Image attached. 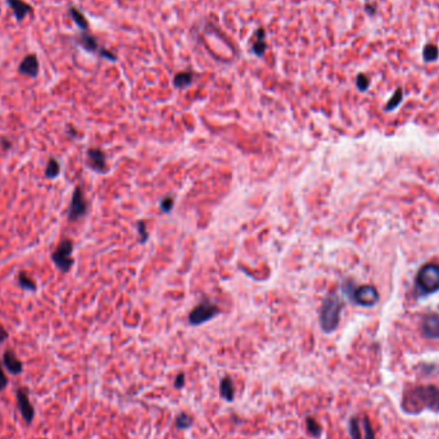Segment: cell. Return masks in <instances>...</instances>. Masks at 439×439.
<instances>
[{
  "instance_id": "ba28073f",
  "label": "cell",
  "mask_w": 439,
  "mask_h": 439,
  "mask_svg": "<svg viewBox=\"0 0 439 439\" xmlns=\"http://www.w3.org/2000/svg\"><path fill=\"white\" fill-rule=\"evenodd\" d=\"M15 396H17V403H18V409L22 418L26 420L27 424H31L35 418V410H33L30 397H28L27 391L24 388H18L15 392Z\"/></svg>"
},
{
  "instance_id": "f1b7e54d",
  "label": "cell",
  "mask_w": 439,
  "mask_h": 439,
  "mask_svg": "<svg viewBox=\"0 0 439 439\" xmlns=\"http://www.w3.org/2000/svg\"><path fill=\"white\" fill-rule=\"evenodd\" d=\"M357 87L358 90L365 91L369 87V78L365 75H358L357 76Z\"/></svg>"
},
{
  "instance_id": "5bb4252c",
  "label": "cell",
  "mask_w": 439,
  "mask_h": 439,
  "mask_svg": "<svg viewBox=\"0 0 439 439\" xmlns=\"http://www.w3.org/2000/svg\"><path fill=\"white\" fill-rule=\"evenodd\" d=\"M220 393H221V397L223 400H226L227 402H232L235 397V388L234 383L230 376H225L222 380H221V384H220Z\"/></svg>"
},
{
  "instance_id": "8992f818",
  "label": "cell",
  "mask_w": 439,
  "mask_h": 439,
  "mask_svg": "<svg viewBox=\"0 0 439 439\" xmlns=\"http://www.w3.org/2000/svg\"><path fill=\"white\" fill-rule=\"evenodd\" d=\"M87 202L85 199L84 192L81 187H76L72 193V198L68 207V221L75 222L81 217H84L87 212Z\"/></svg>"
},
{
  "instance_id": "d6a6232c",
  "label": "cell",
  "mask_w": 439,
  "mask_h": 439,
  "mask_svg": "<svg viewBox=\"0 0 439 439\" xmlns=\"http://www.w3.org/2000/svg\"><path fill=\"white\" fill-rule=\"evenodd\" d=\"M0 147L3 148L4 151H9L12 147V142L8 138H1L0 139Z\"/></svg>"
},
{
  "instance_id": "52a82bcc",
  "label": "cell",
  "mask_w": 439,
  "mask_h": 439,
  "mask_svg": "<svg viewBox=\"0 0 439 439\" xmlns=\"http://www.w3.org/2000/svg\"><path fill=\"white\" fill-rule=\"evenodd\" d=\"M349 301L364 307H371L379 301V293L373 285H361L353 289Z\"/></svg>"
},
{
  "instance_id": "f546056e",
  "label": "cell",
  "mask_w": 439,
  "mask_h": 439,
  "mask_svg": "<svg viewBox=\"0 0 439 439\" xmlns=\"http://www.w3.org/2000/svg\"><path fill=\"white\" fill-rule=\"evenodd\" d=\"M8 383H9V380L6 378L5 373L3 370V366H1V362H0V391L5 389L8 387Z\"/></svg>"
},
{
  "instance_id": "3957f363",
  "label": "cell",
  "mask_w": 439,
  "mask_h": 439,
  "mask_svg": "<svg viewBox=\"0 0 439 439\" xmlns=\"http://www.w3.org/2000/svg\"><path fill=\"white\" fill-rule=\"evenodd\" d=\"M416 285L421 293H433L439 289V266L428 263L416 275Z\"/></svg>"
},
{
  "instance_id": "6da1fadb",
  "label": "cell",
  "mask_w": 439,
  "mask_h": 439,
  "mask_svg": "<svg viewBox=\"0 0 439 439\" xmlns=\"http://www.w3.org/2000/svg\"><path fill=\"white\" fill-rule=\"evenodd\" d=\"M401 409L410 415H418L420 412H439V388L437 385H416L403 393Z\"/></svg>"
},
{
  "instance_id": "7402d4cb",
  "label": "cell",
  "mask_w": 439,
  "mask_h": 439,
  "mask_svg": "<svg viewBox=\"0 0 439 439\" xmlns=\"http://www.w3.org/2000/svg\"><path fill=\"white\" fill-rule=\"evenodd\" d=\"M306 424H307V430H308V433L311 434L312 437L315 438H320L322 434V427L319 424V421L316 420L315 418L312 416H308L306 419Z\"/></svg>"
},
{
  "instance_id": "7c38bea8",
  "label": "cell",
  "mask_w": 439,
  "mask_h": 439,
  "mask_svg": "<svg viewBox=\"0 0 439 439\" xmlns=\"http://www.w3.org/2000/svg\"><path fill=\"white\" fill-rule=\"evenodd\" d=\"M3 364L5 369L9 371L12 375H18L23 370V364L19 360L12 349H6L3 356Z\"/></svg>"
},
{
  "instance_id": "9c48e42d",
  "label": "cell",
  "mask_w": 439,
  "mask_h": 439,
  "mask_svg": "<svg viewBox=\"0 0 439 439\" xmlns=\"http://www.w3.org/2000/svg\"><path fill=\"white\" fill-rule=\"evenodd\" d=\"M87 165L91 170L96 172L107 171V160H105V153L99 148H90L87 151Z\"/></svg>"
},
{
  "instance_id": "ac0fdd59",
  "label": "cell",
  "mask_w": 439,
  "mask_h": 439,
  "mask_svg": "<svg viewBox=\"0 0 439 439\" xmlns=\"http://www.w3.org/2000/svg\"><path fill=\"white\" fill-rule=\"evenodd\" d=\"M69 15H71V18H72L73 22L77 24L80 30L87 31V28H89V23H87L86 18H85V15L82 14V13L80 12L77 8H75V6H71V8H69Z\"/></svg>"
},
{
  "instance_id": "4dcf8cb0",
  "label": "cell",
  "mask_w": 439,
  "mask_h": 439,
  "mask_svg": "<svg viewBox=\"0 0 439 439\" xmlns=\"http://www.w3.org/2000/svg\"><path fill=\"white\" fill-rule=\"evenodd\" d=\"M184 384H185V375H184L183 373H180L178 376H176L174 385L176 389H181L184 387Z\"/></svg>"
},
{
  "instance_id": "30bf717a",
  "label": "cell",
  "mask_w": 439,
  "mask_h": 439,
  "mask_svg": "<svg viewBox=\"0 0 439 439\" xmlns=\"http://www.w3.org/2000/svg\"><path fill=\"white\" fill-rule=\"evenodd\" d=\"M421 333L428 339L439 338V316L436 313H429L423 319Z\"/></svg>"
},
{
  "instance_id": "277c9868",
  "label": "cell",
  "mask_w": 439,
  "mask_h": 439,
  "mask_svg": "<svg viewBox=\"0 0 439 439\" xmlns=\"http://www.w3.org/2000/svg\"><path fill=\"white\" fill-rule=\"evenodd\" d=\"M73 253V241L71 239H63L58 244L55 250L51 253V261L54 265L59 268L62 272L67 274L71 271L72 266L75 265V261L72 258Z\"/></svg>"
},
{
  "instance_id": "484cf974",
  "label": "cell",
  "mask_w": 439,
  "mask_h": 439,
  "mask_svg": "<svg viewBox=\"0 0 439 439\" xmlns=\"http://www.w3.org/2000/svg\"><path fill=\"white\" fill-rule=\"evenodd\" d=\"M401 99H402V90H401V89H397V91H396V94L393 95V98L389 100L388 105H387V108L385 109H387V111H389V109L396 108V107H397V105L401 103Z\"/></svg>"
},
{
  "instance_id": "836d02e7",
  "label": "cell",
  "mask_w": 439,
  "mask_h": 439,
  "mask_svg": "<svg viewBox=\"0 0 439 439\" xmlns=\"http://www.w3.org/2000/svg\"><path fill=\"white\" fill-rule=\"evenodd\" d=\"M8 338H9V333H8V331L4 329V326H1V325H0V344L4 343V342H5Z\"/></svg>"
},
{
  "instance_id": "603a6c76",
  "label": "cell",
  "mask_w": 439,
  "mask_h": 439,
  "mask_svg": "<svg viewBox=\"0 0 439 439\" xmlns=\"http://www.w3.org/2000/svg\"><path fill=\"white\" fill-rule=\"evenodd\" d=\"M423 58H424L425 62H434L439 58V49L436 45H427L423 50Z\"/></svg>"
},
{
  "instance_id": "d6986e66",
  "label": "cell",
  "mask_w": 439,
  "mask_h": 439,
  "mask_svg": "<svg viewBox=\"0 0 439 439\" xmlns=\"http://www.w3.org/2000/svg\"><path fill=\"white\" fill-rule=\"evenodd\" d=\"M60 174V165L58 162L57 158L51 157L49 158L48 163H46L45 167V178L46 179H55L58 178Z\"/></svg>"
},
{
  "instance_id": "cb8c5ba5",
  "label": "cell",
  "mask_w": 439,
  "mask_h": 439,
  "mask_svg": "<svg viewBox=\"0 0 439 439\" xmlns=\"http://www.w3.org/2000/svg\"><path fill=\"white\" fill-rule=\"evenodd\" d=\"M192 418H190L188 414L185 412H180L178 416H176V420H175V424L179 429H188V428L192 425Z\"/></svg>"
},
{
  "instance_id": "83f0119b",
  "label": "cell",
  "mask_w": 439,
  "mask_h": 439,
  "mask_svg": "<svg viewBox=\"0 0 439 439\" xmlns=\"http://www.w3.org/2000/svg\"><path fill=\"white\" fill-rule=\"evenodd\" d=\"M138 232L139 236H140V243H145L148 240V232L145 230V223L143 221L138 222Z\"/></svg>"
},
{
  "instance_id": "4fadbf2b",
  "label": "cell",
  "mask_w": 439,
  "mask_h": 439,
  "mask_svg": "<svg viewBox=\"0 0 439 439\" xmlns=\"http://www.w3.org/2000/svg\"><path fill=\"white\" fill-rule=\"evenodd\" d=\"M6 3L12 8L15 19L18 22H22L26 15L32 14L33 13L32 6L30 4L24 3L23 0H6Z\"/></svg>"
},
{
  "instance_id": "5b68a950",
  "label": "cell",
  "mask_w": 439,
  "mask_h": 439,
  "mask_svg": "<svg viewBox=\"0 0 439 439\" xmlns=\"http://www.w3.org/2000/svg\"><path fill=\"white\" fill-rule=\"evenodd\" d=\"M220 313V308L215 304H212L211 302H202L199 303L196 308H193V311L189 315V324L193 326H197V325L205 324L208 320L214 319L215 316H217Z\"/></svg>"
},
{
  "instance_id": "d4e9b609",
  "label": "cell",
  "mask_w": 439,
  "mask_h": 439,
  "mask_svg": "<svg viewBox=\"0 0 439 439\" xmlns=\"http://www.w3.org/2000/svg\"><path fill=\"white\" fill-rule=\"evenodd\" d=\"M361 423H362V430H364V432H362V439H375V433H374V429L373 427H371L370 420H369L366 416H364Z\"/></svg>"
},
{
  "instance_id": "4316f807",
  "label": "cell",
  "mask_w": 439,
  "mask_h": 439,
  "mask_svg": "<svg viewBox=\"0 0 439 439\" xmlns=\"http://www.w3.org/2000/svg\"><path fill=\"white\" fill-rule=\"evenodd\" d=\"M172 206H174V198L172 197L167 196L161 201V210H162V212H170L172 210Z\"/></svg>"
},
{
  "instance_id": "e575fe53",
  "label": "cell",
  "mask_w": 439,
  "mask_h": 439,
  "mask_svg": "<svg viewBox=\"0 0 439 439\" xmlns=\"http://www.w3.org/2000/svg\"><path fill=\"white\" fill-rule=\"evenodd\" d=\"M67 133H68L69 135H72V136L77 135V134H76V131L72 129V127H68V129H67Z\"/></svg>"
},
{
  "instance_id": "9a60e30c",
  "label": "cell",
  "mask_w": 439,
  "mask_h": 439,
  "mask_svg": "<svg viewBox=\"0 0 439 439\" xmlns=\"http://www.w3.org/2000/svg\"><path fill=\"white\" fill-rule=\"evenodd\" d=\"M77 42L86 51H90V53H96V51H98V53H99L100 48L99 45H98V41H96L95 37H94L93 35H90V33L87 32L81 33V35L77 37Z\"/></svg>"
},
{
  "instance_id": "1f68e13d",
  "label": "cell",
  "mask_w": 439,
  "mask_h": 439,
  "mask_svg": "<svg viewBox=\"0 0 439 439\" xmlns=\"http://www.w3.org/2000/svg\"><path fill=\"white\" fill-rule=\"evenodd\" d=\"M99 54L102 55V57L107 58V59L112 60V62H115V60H116V55H115V54H112L111 51H108V50H107V49H104V48H100Z\"/></svg>"
},
{
  "instance_id": "8fae6325",
  "label": "cell",
  "mask_w": 439,
  "mask_h": 439,
  "mask_svg": "<svg viewBox=\"0 0 439 439\" xmlns=\"http://www.w3.org/2000/svg\"><path fill=\"white\" fill-rule=\"evenodd\" d=\"M40 71V64L37 57L35 54H28L23 58V60L21 62L18 67V72L21 75L28 76V77L35 78L39 75Z\"/></svg>"
},
{
  "instance_id": "2e32d148",
  "label": "cell",
  "mask_w": 439,
  "mask_h": 439,
  "mask_svg": "<svg viewBox=\"0 0 439 439\" xmlns=\"http://www.w3.org/2000/svg\"><path fill=\"white\" fill-rule=\"evenodd\" d=\"M265 36H266V32L263 28H258L257 31V41L253 44L252 46V51L257 57H262V55L265 54V50L267 48L266 45V41H265Z\"/></svg>"
},
{
  "instance_id": "ffe728a7",
  "label": "cell",
  "mask_w": 439,
  "mask_h": 439,
  "mask_svg": "<svg viewBox=\"0 0 439 439\" xmlns=\"http://www.w3.org/2000/svg\"><path fill=\"white\" fill-rule=\"evenodd\" d=\"M348 429L351 439H362V429L360 425V419L357 416H352L349 419Z\"/></svg>"
},
{
  "instance_id": "e0dca14e",
  "label": "cell",
  "mask_w": 439,
  "mask_h": 439,
  "mask_svg": "<svg viewBox=\"0 0 439 439\" xmlns=\"http://www.w3.org/2000/svg\"><path fill=\"white\" fill-rule=\"evenodd\" d=\"M17 280H18V285L21 286L23 290H27V292H35L37 289L35 280H33L30 275L26 274L24 271H21V272H19Z\"/></svg>"
},
{
  "instance_id": "7a4b0ae2",
  "label": "cell",
  "mask_w": 439,
  "mask_h": 439,
  "mask_svg": "<svg viewBox=\"0 0 439 439\" xmlns=\"http://www.w3.org/2000/svg\"><path fill=\"white\" fill-rule=\"evenodd\" d=\"M343 303L335 293H330L322 302L320 311V325L325 333H333L338 328Z\"/></svg>"
},
{
  "instance_id": "44dd1931",
  "label": "cell",
  "mask_w": 439,
  "mask_h": 439,
  "mask_svg": "<svg viewBox=\"0 0 439 439\" xmlns=\"http://www.w3.org/2000/svg\"><path fill=\"white\" fill-rule=\"evenodd\" d=\"M193 81V75L190 72H180L176 73L174 77V85L178 89H185L189 86Z\"/></svg>"
}]
</instances>
